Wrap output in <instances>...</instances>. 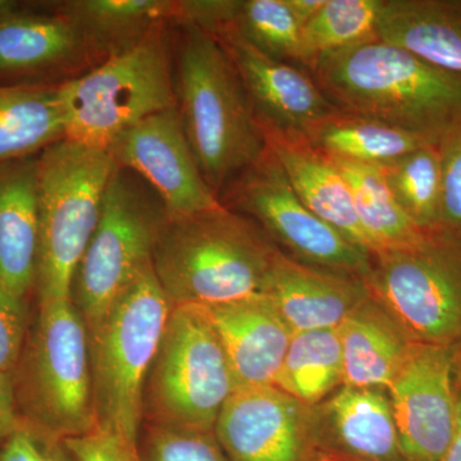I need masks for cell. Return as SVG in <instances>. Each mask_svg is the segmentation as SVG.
Wrapping results in <instances>:
<instances>
[{"label": "cell", "mask_w": 461, "mask_h": 461, "mask_svg": "<svg viewBox=\"0 0 461 461\" xmlns=\"http://www.w3.org/2000/svg\"><path fill=\"white\" fill-rule=\"evenodd\" d=\"M309 74L344 113L435 139L461 120V76L381 39L329 54Z\"/></svg>", "instance_id": "1"}, {"label": "cell", "mask_w": 461, "mask_h": 461, "mask_svg": "<svg viewBox=\"0 0 461 461\" xmlns=\"http://www.w3.org/2000/svg\"><path fill=\"white\" fill-rule=\"evenodd\" d=\"M176 107L203 177L217 199L267 150L262 127L221 42L177 23Z\"/></svg>", "instance_id": "2"}, {"label": "cell", "mask_w": 461, "mask_h": 461, "mask_svg": "<svg viewBox=\"0 0 461 461\" xmlns=\"http://www.w3.org/2000/svg\"><path fill=\"white\" fill-rule=\"evenodd\" d=\"M280 250L262 229L223 204L168 217L153 268L172 306H211L257 295Z\"/></svg>", "instance_id": "3"}, {"label": "cell", "mask_w": 461, "mask_h": 461, "mask_svg": "<svg viewBox=\"0 0 461 461\" xmlns=\"http://www.w3.org/2000/svg\"><path fill=\"white\" fill-rule=\"evenodd\" d=\"M39 303L71 300L78 263L98 226L117 165L103 149L63 139L38 157Z\"/></svg>", "instance_id": "4"}, {"label": "cell", "mask_w": 461, "mask_h": 461, "mask_svg": "<svg viewBox=\"0 0 461 461\" xmlns=\"http://www.w3.org/2000/svg\"><path fill=\"white\" fill-rule=\"evenodd\" d=\"M21 420L66 439L96 426L86 324L72 300L39 303L14 375Z\"/></svg>", "instance_id": "5"}, {"label": "cell", "mask_w": 461, "mask_h": 461, "mask_svg": "<svg viewBox=\"0 0 461 461\" xmlns=\"http://www.w3.org/2000/svg\"><path fill=\"white\" fill-rule=\"evenodd\" d=\"M172 308L151 263L87 332L96 426L140 439L145 384Z\"/></svg>", "instance_id": "6"}, {"label": "cell", "mask_w": 461, "mask_h": 461, "mask_svg": "<svg viewBox=\"0 0 461 461\" xmlns=\"http://www.w3.org/2000/svg\"><path fill=\"white\" fill-rule=\"evenodd\" d=\"M166 26L149 33L131 50L59 85L66 139L108 150L133 124L176 107Z\"/></svg>", "instance_id": "7"}, {"label": "cell", "mask_w": 461, "mask_h": 461, "mask_svg": "<svg viewBox=\"0 0 461 461\" xmlns=\"http://www.w3.org/2000/svg\"><path fill=\"white\" fill-rule=\"evenodd\" d=\"M238 390L205 309L173 306L144 391V424L214 432Z\"/></svg>", "instance_id": "8"}, {"label": "cell", "mask_w": 461, "mask_h": 461, "mask_svg": "<svg viewBox=\"0 0 461 461\" xmlns=\"http://www.w3.org/2000/svg\"><path fill=\"white\" fill-rule=\"evenodd\" d=\"M165 204L156 191L130 169L112 175L98 226L72 282L71 300L87 332L109 312L136 278L153 263Z\"/></svg>", "instance_id": "9"}, {"label": "cell", "mask_w": 461, "mask_h": 461, "mask_svg": "<svg viewBox=\"0 0 461 461\" xmlns=\"http://www.w3.org/2000/svg\"><path fill=\"white\" fill-rule=\"evenodd\" d=\"M366 287L417 344L461 346V236L433 230L373 257Z\"/></svg>", "instance_id": "10"}, {"label": "cell", "mask_w": 461, "mask_h": 461, "mask_svg": "<svg viewBox=\"0 0 461 461\" xmlns=\"http://www.w3.org/2000/svg\"><path fill=\"white\" fill-rule=\"evenodd\" d=\"M218 200L257 223L296 262L363 281L371 272L373 256L306 208L268 145Z\"/></svg>", "instance_id": "11"}, {"label": "cell", "mask_w": 461, "mask_h": 461, "mask_svg": "<svg viewBox=\"0 0 461 461\" xmlns=\"http://www.w3.org/2000/svg\"><path fill=\"white\" fill-rule=\"evenodd\" d=\"M459 348L415 344L387 388L406 461H442L453 439Z\"/></svg>", "instance_id": "12"}, {"label": "cell", "mask_w": 461, "mask_h": 461, "mask_svg": "<svg viewBox=\"0 0 461 461\" xmlns=\"http://www.w3.org/2000/svg\"><path fill=\"white\" fill-rule=\"evenodd\" d=\"M108 151L115 165L136 173L156 191L168 217L199 213L221 204L200 172L177 107L133 124Z\"/></svg>", "instance_id": "13"}, {"label": "cell", "mask_w": 461, "mask_h": 461, "mask_svg": "<svg viewBox=\"0 0 461 461\" xmlns=\"http://www.w3.org/2000/svg\"><path fill=\"white\" fill-rule=\"evenodd\" d=\"M214 433L229 461H320L312 406L277 387L238 388Z\"/></svg>", "instance_id": "14"}, {"label": "cell", "mask_w": 461, "mask_h": 461, "mask_svg": "<svg viewBox=\"0 0 461 461\" xmlns=\"http://www.w3.org/2000/svg\"><path fill=\"white\" fill-rule=\"evenodd\" d=\"M213 36L232 60L263 132L306 136L338 112L306 69L260 53L232 26Z\"/></svg>", "instance_id": "15"}, {"label": "cell", "mask_w": 461, "mask_h": 461, "mask_svg": "<svg viewBox=\"0 0 461 461\" xmlns=\"http://www.w3.org/2000/svg\"><path fill=\"white\" fill-rule=\"evenodd\" d=\"M320 461H406L387 390L341 386L312 406Z\"/></svg>", "instance_id": "16"}, {"label": "cell", "mask_w": 461, "mask_h": 461, "mask_svg": "<svg viewBox=\"0 0 461 461\" xmlns=\"http://www.w3.org/2000/svg\"><path fill=\"white\" fill-rule=\"evenodd\" d=\"M95 67L83 30L65 12L0 16V78L59 77L62 84Z\"/></svg>", "instance_id": "17"}, {"label": "cell", "mask_w": 461, "mask_h": 461, "mask_svg": "<svg viewBox=\"0 0 461 461\" xmlns=\"http://www.w3.org/2000/svg\"><path fill=\"white\" fill-rule=\"evenodd\" d=\"M293 333L339 329L371 297L366 282L296 262L277 251L262 291Z\"/></svg>", "instance_id": "18"}, {"label": "cell", "mask_w": 461, "mask_h": 461, "mask_svg": "<svg viewBox=\"0 0 461 461\" xmlns=\"http://www.w3.org/2000/svg\"><path fill=\"white\" fill-rule=\"evenodd\" d=\"M229 359L238 388L275 387L293 330L263 294L203 306Z\"/></svg>", "instance_id": "19"}, {"label": "cell", "mask_w": 461, "mask_h": 461, "mask_svg": "<svg viewBox=\"0 0 461 461\" xmlns=\"http://www.w3.org/2000/svg\"><path fill=\"white\" fill-rule=\"evenodd\" d=\"M269 150L309 211L357 247L375 256L355 211L353 195L335 160L312 147L305 136L264 132Z\"/></svg>", "instance_id": "20"}, {"label": "cell", "mask_w": 461, "mask_h": 461, "mask_svg": "<svg viewBox=\"0 0 461 461\" xmlns=\"http://www.w3.org/2000/svg\"><path fill=\"white\" fill-rule=\"evenodd\" d=\"M38 172L33 156L0 165V285L21 297L36 282Z\"/></svg>", "instance_id": "21"}, {"label": "cell", "mask_w": 461, "mask_h": 461, "mask_svg": "<svg viewBox=\"0 0 461 461\" xmlns=\"http://www.w3.org/2000/svg\"><path fill=\"white\" fill-rule=\"evenodd\" d=\"M339 335L344 386L351 387L387 390L417 344L372 295L339 324Z\"/></svg>", "instance_id": "22"}, {"label": "cell", "mask_w": 461, "mask_h": 461, "mask_svg": "<svg viewBox=\"0 0 461 461\" xmlns=\"http://www.w3.org/2000/svg\"><path fill=\"white\" fill-rule=\"evenodd\" d=\"M377 36L461 76V0H384Z\"/></svg>", "instance_id": "23"}, {"label": "cell", "mask_w": 461, "mask_h": 461, "mask_svg": "<svg viewBox=\"0 0 461 461\" xmlns=\"http://www.w3.org/2000/svg\"><path fill=\"white\" fill-rule=\"evenodd\" d=\"M58 8L83 30L98 66L175 21L176 0H72Z\"/></svg>", "instance_id": "24"}, {"label": "cell", "mask_w": 461, "mask_h": 461, "mask_svg": "<svg viewBox=\"0 0 461 461\" xmlns=\"http://www.w3.org/2000/svg\"><path fill=\"white\" fill-rule=\"evenodd\" d=\"M305 139L332 159L366 166L388 165L439 140L339 111L315 124Z\"/></svg>", "instance_id": "25"}, {"label": "cell", "mask_w": 461, "mask_h": 461, "mask_svg": "<svg viewBox=\"0 0 461 461\" xmlns=\"http://www.w3.org/2000/svg\"><path fill=\"white\" fill-rule=\"evenodd\" d=\"M66 139L59 85L0 86V165Z\"/></svg>", "instance_id": "26"}, {"label": "cell", "mask_w": 461, "mask_h": 461, "mask_svg": "<svg viewBox=\"0 0 461 461\" xmlns=\"http://www.w3.org/2000/svg\"><path fill=\"white\" fill-rule=\"evenodd\" d=\"M344 386L339 329L294 333L275 387L315 406Z\"/></svg>", "instance_id": "27"}, {"label": "cell", "mask_w": 461, "mask_h": 461, "mask_svg": "<svg viewBox=\"0 0 461 461\" xmlns=\"http://www.w3.org/2000/svg\"><path fill=\"white\" fill-rule=\"evenodd\" d=\"M335 162L350 187L355 211L375 247V256L411 247L429 232L420 230L397 204L381 167Z\"/></svg>", "instance_id": "28"}, {"label": "cell", "mask_w": 461, "mask_h": 461, "mask_svg": "<svg viewBox=\"0 0 461 461\" xmlns=\"http://www.w3.org/2000/svg\"><path fill=\"white\" fill-rule=\"evenodd\" d=\"M384 0H326L303 26L296 65L311 71L321 58L375 41Z\"/></svg>", "instance_id": "29"}, {"label": "cell", "mask_w": 461, "mask_h": 461, "mask_svg": "<svg viewBox=\"0 0 461 461\" xmlns=\"http://www.w3.org/2000/svg\"><path fill=\"white\" fill-rule=\"evenodd\" d=\"M437 144L379 166L397 204L423 230H438L439 226L441 160Z\"/></svg>", "instance_id": "30"}, {"label": "cell", "mask_w": 461, "mask_h": 461, "mask_svg": "<svg viewBox=\"0 0 461 461\" xmlns=\"http://www.w3.org/2000/svg\"><path fill=\"white\" fill-rule=\"evenodd\" d=\"M233 29L260 53L296 65L302 23L286 0H239Z\"/></svg>", "instance_id": "31"}, {"label": "cell", "mask_w": 461, "mask_h": 461, "mask_svg": "<svg viewBox=\"0 0 461 461\" xmlns=\"http://www.w3.org/2000/svg\"><path fill=\"white\" fill-rule=\"evenodd\" d=\"M144 461H229L214 432H196L142 424Z\"/></svg>", "instance_id": "32"}, {"label": "cell", "mask_w": 461, "mask_h": 461, "mask_svg": "<svg viewBox=\"0 0 461 461\" xmlns=\"http://www.w3.org/2000/svg\"><path fill=\"white\" fill-rule=\"evenodd\" d=\"M441 160V206L438 230L461 236V120L438 140Z\"/></svg>", "instance_id": "33"}, {"label": "cell", "mask_w": 461, "mask_h": 461, "mask_svg": "<svg viewBox=\"0 0 461 461\" xmlns=\"http://www.w3.org/2000/svg\"><path fill=\"white\" fill-rule=\"evenodd\" d=\"M29 308L21 297L0 285V372L14 375L27 339Z\"/></svg>", "instance_id": "34"}, {"label": "cell", "mask_w": 461, "mask_h": 461, "mask_svg": "<svg viewBox=\"0 0 461 461\" xmlns=\"http://www.w3.org/2000/svg\"><path fill=\"white\" fill-rule=\"evenodd\" d=\"M65 442L75 461H144L139 439L99 426Z\"/></svg>", "instance_id": "35"}, {"label": "cell", "mask_w": 461, "mask_h": 461, "mask_svg": "<svg viewBox=\"0 0 461 461\" xmlns=\"http://www.w3.org/2000/svg\"><path fill=\"white\" fill-rule=\"evenodd\" d=\"M0 461H75L66 442L30 427H20L0 445Z\"/></svg>", "instance_id": "36"}, {"label": "cell", "mask_w": 461, "mask_h": 461, "mask_svg": "<svg viewBox=\"0 0 461 461\" xmlns=\"http://www.w3.org/2000/svg\"><path fill=\"white\" fill-rule=\"evenodd\" d=\"M239 0H176V23H187L214 35L233 25Z\"/></svg>", "instance_id": "37"}, {"label": "cell", "mask_w": 461, "mask_h": 461, "mask_svg": "<svg viewBox=\"0 0 461 461\" xmlns=\"http://www.w3.org/2000/svg\"><path fill=\"white\" fill-rule=\"evenodd\" d=\"M21 426L14 375L0 372V445Z\"/></svg>", "instance_id": "38"}, {"label": "cell", "mask_w": 461, "mask_h": 461, "mask_svg": "<svg viewBox=\"0 0 461 461\" xmlns=\"http://www.w3.org/2000/svg\"><path fill=\"white\" fill-rule=\"evenodd\" d=\"M286 2L294 16L302 23V26H304L321 11L326 0H286Z\"/></svg>", "instance_id": "39"}, {"label": "cell", "mask_w": 461, "mask_h": 461, "mask_svg": "<svg viewBox=\"0 0 461 461\" xmlns=\"http://www.w3.org/2000/svg\"><path fill=\"white\" fill-rule=\"evenodd\" d=\"M16 3L14 2H5V0H0V16L2 14H7L11 9L16 8Z\"/></svg>", "instance_id": "40"}]
</instances>
